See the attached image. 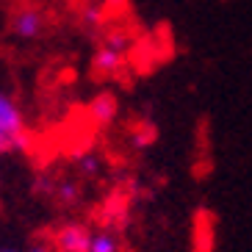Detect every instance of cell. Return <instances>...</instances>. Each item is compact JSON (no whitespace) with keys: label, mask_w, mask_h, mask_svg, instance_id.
I'll return each mask as SVG.
<instances>
[{"label":"cell","mask_w":252,"mask_h":252,"mask_svg":"<svg viewBox=\"0 0 252 252\" xmlns=\"http://www.w3.org/2000/svg\"><path fill=\"white\" fill-rule=\"evenodd\" d=\"M89 117L94 119L97 125H108V122H114V119H117V100H114V94L103 92V94L92 97Z\"/></svg>","instance_id":"5b68a950"},{"label":"cell","mask_w":252,"mask_h":252,"mask_svg":"<svg viewBox=\"0 0 252 252\" xmlns=\"http://www.w3.org/2000/svg\"><path fill=\"white\" fill-rule=\"evenodd\" d=\"M53 194H56V197H59V202H64V205H75V202L81 200V186H78V180L64 178V180H59V183H56Z\"/></svg>","instance_id":"ba28073f"},{"label":"cell","mask_w":252,"mask_h":252,"mask_svg":"<svg viewBox=\"0 0 252 252\" xmlns=\"http://www.w3.org/2000/svg\"><path fill=\"white\" fill-rule=\"evenodd\" d=\"M105 166V158L97 150H83L81 156L75 158V169L81 172L83 178H97Z\"/></svg>","instance_id":"8992f818"},{"label":"cell","mask_w":252,"mask_h":252,"mask_svg":"<svg viewBox=\"0 0 252 252\" xmlns=\"http://www.w3.org/2000/svg\"><path fill=\"white\" fill-rule=\"evenodd\" d=\"M86 252H119V236L108 227L92 230V238H89Z\"/></svg>","instance_id":"52a82bcc"},{"label":"cell","mask_w":252,"mask_h":252,"mask_svg":"<svg viewBox=\"0 0 252 252\" xmlns=\"http://www.w3.org/2000/svg\"><path fill=\"white\" fill-rule=\"evenodd\" d=\"M28 144V127H25L23 108L8 92L0 89V153L23 150Z\"/></svg>","instance_id":"6da1fadb"},{"label":"cell","mask_w":252,"mask_h":252,"mask_svg":"<svg viewBox=\"0 0 252 252\" xmlns=\"http://www.w3.org/2000/svg\"><path fill=\"white\" fill-rule=\"evenodd\" d=\"M25 252H56V250H53L50 241H33V244H31Z\"/></svg>","instance_id":"30bf717a"},{"label":"cell","mask_w":252,"mask_h":252,"mask_svg":"<svg viewBox=\"0 0 252 252\" xmlns=\"http://www.w3.org/2000/svg\"><path fill=\"white\" fill-rule=\"evenodd\" d=\"M0 252H20V250H11V247H3Z\"/></svg>","instance_id":"8fae6325"},{"label":"cell","mask_w":252,"mask_h":252,"mask_svg":"<svg viewBox=\"0 0 252 252\" xmlns=\"http://www.w3.org/2000/svg\"><path fill=\"white\" fill-rule=\"evenodd\" d=\"M81 23L86 31H100L105 23V6L103 3H89V6L83 8V14H81Z\"/></svg>","instance_id":"9c48e42d"},{"label":"cell","mask_w":252,"mask_h":252,"mask_svg":"<svg viewBox=\"0 0 252 252\" xmlns=\"http://www.w3.org/2000/svg\"><path fill=\"white\" fill-rule=\"evenodd\" d=\"M92 238V227L86 222H64L56 236H53V250L56 252H86Z\"/></svg>","instance_id":"277c9868"},{"label":"cell","mask_w":252,"mask_h":252,"mask_svg":"<svg viewBox=\"0 0 252 252\" xmlns=\"http://www.w3.org/2000/svg\"><path fill=\"white\" fill-rule=\"evenodd\" d=\"M11 33H14L17 39H23V42H33V39H39L42 33H45V25H47V17L42 8L36 6H25L20 8V11H14L11 14Z\"/></svg>","instance_id":"3957f363"},{"label":"cell","mask_w":252,"mask_h":252,"mask_svg":"<svg viewBox=\"0 0 252 252\" xmlns=\"http://www.w3.org/2000/svg\"><path fill=\"white\" fill-rule=\"evenodd\" d=\"M133 47V39L130 33L125 31H114L108 36L103 39V45L94 50V59H92V67H94L97 75H103V78H114V75L122 72L127 61V53Z\"/></svg>","instance_id":"7a4b0ae2"}]
</instances>
